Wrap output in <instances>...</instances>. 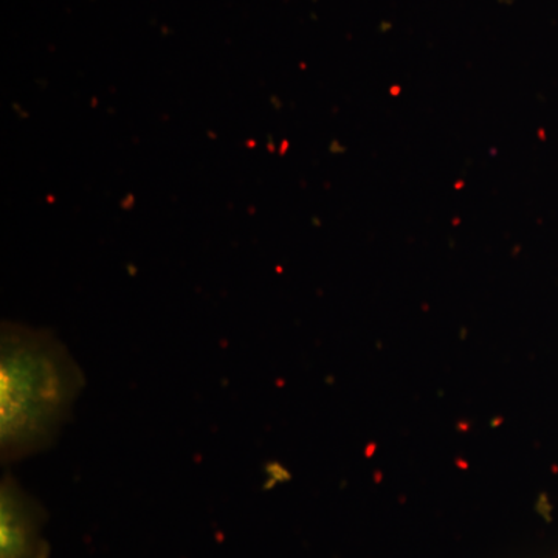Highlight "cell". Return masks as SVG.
<instances>
[{"instance_id": "obj_1", "label": "cell", "mask_w": 558, "mask_h": 558, "mask_svg": "<svg viewBox=\"0 0 558 558\" xmlns=\"http://www.w3.org/2000/svg\"><path fill=\"white\" fill-rule=\"evenodd\" d=\"M64 349L44 336H3L2 446L7 457L43 447L51 438L80 389Z\"/></svg>"}, {"instance_id": "obj_2", "label": "cell", "mask_w": 558, "mask_h": 558, "mask_svg": "<svg viewBox=\"0 0 558 558\" xmlns=\"http://www.w3.org/2000/svg\"><path fill=\"white\" fill-rule=\"evenodd\" d=\"M44 510L20 487L5 483L0 505V558H49Z\"/></svg>"}]
</instances>
